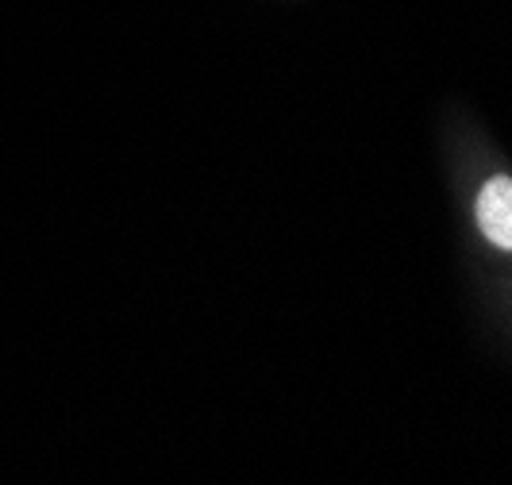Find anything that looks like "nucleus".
<instances>
[{
    "instance_id": "f257e3e1",
    "label": "nucleus",
    "mask_w": 512,
    "mask_h": 485,
    "mask_svg": "<svg viewBox=\"0 0 512 485\" xmlns=\"http://www.w3.org/2000/svg\"><path fill=\"white\" fill-rule=\"evenodd\" d=\"M470 224L493 255L512 258V170H489L470 193Z\"/></svg>"
}]
</instances>
